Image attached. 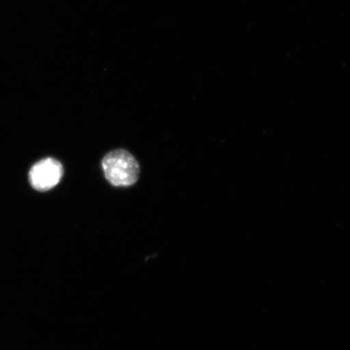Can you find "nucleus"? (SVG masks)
<instances>
[{"label": "nucleus", "instance_id": "2", "mask_svg": "<svg viewBox=\"0 0 350 350\" xmlns=\"http://www.w3.org/2000/svg\"><path fill=\"white\" fill-rule=\"evenodd\" d=\"M63 175V165L52 157H47L33 165L29 179L35 190L47 191L59 185Z\"/></svg>", "mask_w": 350, "mask_h": 350}, {"label": "nucleus", "instance_id": "1", "mask_svg": "<svg viewBox=\"0 0 350 350\" xmlns=\"http://www.w3.org/2000/svg\"><path fill=\"white\" fill-rule=\"evenodd\" d=\"M102 164L105 176L113 186L130 187L138 181L141 168L129 151L109 152L104 157Z\"/></svg>", "mask_w": 350, "mask_h": 350}]
</instances>
